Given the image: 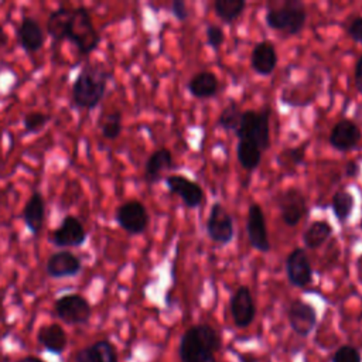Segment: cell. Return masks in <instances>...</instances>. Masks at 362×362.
I'll use <instances>...</instances> for the list:
<instances>
[{
	"label": "cell",
	"instance_id": "obj_1",
	"mask_svg": "<svg viewBox=\"0 0 362 362\" xmlns=\"http://www.w3.org/2000/svg\"><path fill=\"white\" fill-rule=\"evenodd\" d=\"M222 348L219 332L209 324H195L184 331L178 345L181 362H218L216 352Z\"/></svg>",
	"mask_w": 362,
	"mask_h": 362
},
{
	"label": "cell",
	"instance_id": "obj_2",
	"mask_svg": "<svg viewBox=\"0 0 362 362\" xmlns=\"http://www.w3.org/2000/svg\"><path fill=\"white\" fill-rule=\"evenodd\" d=\"M109 79L110 72H107L105 66L99 64L85 65L72 83V105L82 110H93L98 107L106 95Z\"/></svg>",
	"mask_w": 362,
	"mask_h": 362
},
{
	"label": "cell",
	"instance_id": "obj_3",
	"mask_svg": "<svg viewBox=\"0 0 362 362\" xmlns=\"http://www.w3.org/2000/svg\"><path fill=\"white\" fill-rule=\"evenodd\" d=\"M65 40L75 45L78 54L82 57L92 54L98 48L102 37L93 25L90 10L88 7H69L61 33V41Z\"/></svg>",
	"mask_w": 362,
	"mask_h": 362
},
{
	"label": "cell",
	"instance_id": "obj_4",
	"mask_svg": "<svg viewBox=\"0 0 362 362\" xmlns=\"http://www.w3.org/2000/svg\"><path fill=\"white\" fill-rule=\"evenodd\" d=\"M307 10L300 0H287L274 7H269L264 21L269 28L286 35L298 34L305 24Z\"/></svg>",
	"mask_w": 362,
	"mask_h": 362
},
{
	"label": "cell",
	"instance_id": "obj_5",
	"mask_svg": "<svg viewBox=\"0 0 362 362\" xmlns=\"http://www.w3.org/2000/svg\"><path fill=\"white\" fill-rule=\"evenodd\" d=\"M235 134L238 140H247L256 144L262 153L267 150L270 147V109H247L242 112Z\"/></svg>",
	"mask_w": 362,
	"mask_h": 362
},
{
	"label": "cell",
	"instance_id": "obj_6",
	"mask_svg": "<svg viewBox=\"0 0 362 362\" xmlns=\"http://www.w3.org/2000/svg\"><path fill=\"white\" fill-rule=\"evenodd\" d=\"M54 314L68 325L86 324L92 315L89 301L79 293H69L54 301Z\"/></svg>",
	"mask_w": 362,
	"mask_h": 362
},
{
	"label": "cell",
	"instance_id": "obj_7",
	"mask_svg": "<svg viewBox=\"0 0 362 362\" xmlns=\"http://www.w3.org/2000/svg\"><path fill=\"white\" fill-rule=\"evenodd\" d=\"M116 223L129 235H141L148 226V212L139 199H127L115 211Z\"/></svg>",
	"mask_w": 362,
	"mask_h": 362
},
{
	"label": "cell",
	"instance_id": "obj_8",
	"mask_svg": "<svg viewBox=\"0 0 362 362\" xmlns=\"http://www.w3.org/2000/svg\"><path fill=\"white\" fill-rule=\"evenodd\" d=\"M88 239V232L83 223L72 215H65L57 229L51 233V243L58 249H71L81 247Z\"/></svg>",
	"mask_w": 362,
	"mask_h": 362
},
{
	"label": "cell",
	"instance_id": "obj_9",
	"mask_svg": "<svg viewBox=\"0 0 362 362\" xmlns=\"http://www.w3.org/2000/svg\"><path fill=\"white\" fill-rule=\"evenodd\" d=\"M206 233L219 245H229L235 236V225L229 212L221 202H214L206 219Z\"/></svg>",
	"mask_w": 362,
	"mask_h": 362
},
{
	"label": "cell",
	"instance_id": "obj_10",
	"mask_svg": "<svg viewBox=\"0 0 362 362\" xmlns=\"http://www.w3.org/2000/svg\"><path fill=\"white\" fill-rule=\"evenodd\" d=\"M276 204L280 211L281 219L287 226H296L307 214V202L298 188H287L279 192Z\"/></svg>",
	"mask_w": 362,
	"mask_h": 362
},
{
	"label": "cell",
	"instance_id": "obj_11",
	"mask_svg": "<svg viewBox=\"0 0 362 362\" xmlns=\"http://www.w3.org/2000/svg\"><path fill=\"white\" fill-rule=\"evenodd\" d=\"M287 321L294 334L301 338H308L317 325L318 317L315 308L310 303L296 298L288 304Z\"/></svg>",
	"mask_w": 362,
	"mask_h": 362
},
{
	"label": "cell",
	"instance_id": "obj_12",
	"mask_svg": "<svg viewBox=\"0 0 362 362\" xmlns=\"http://www.w3.org/2000/svg\"><path fill=\"white\" fill-rule=\"evenodd\" d=\"M229 311L238 328H247L256 317V304L247 286H239L229 300Z\"/></svg>",
	"mask_w": 362,
	"mask_h": 362
},
{
	"label": "cell",
	"instance_id": "obj_13",
	"mask_svg": "<svg viewBox=\"0 0 362 362\" xmlns=\"http://www.w3.org/2000/svg\"><path fill=\"white\" fill-rule=\"evenodd\" d=\"M44 270L51 279L75 277L82 270V259L71 250H58L47 259Z\"/></svg>",
	"mask_w": 362,
	"mask_h": 362
},
{
	"label": "cell",
	"instance_id": "obj_14",
	"mask_svg": "<svg viewBox=\"0 0 362 362\" xmlns=\"http://www.w3.org/2000/svg\"><path fill=\"white\" fill-rule=\"evenodd\" d=\"M164 182H165L167 189L171 194L180 197L182 204L187 208L194 209L201 205V202L204 199V191L199 184L194 182L192 180H189L181 174L167 175Z\"/></svg>",
	"mask_w": 362,
	"mask_h": 362
},
{
	"label": "cell",
	"instance_id": "obj_15",
	"mask_svg": "<svg viewBox=\"0 0 362 362\" xmlns=\"http://www.w3.org/2000/svg\"><path fill=\"white\" fill-rule=\"evenodd\" d=\"M286 274L291 286L305 287L313 280V267L307 252L303 247H294L286 257Z\"/></svg>",
	"mask_w": 362,
	"mask_h": 362
},
{
	"label": "cell",
	"instance_id": "obj_16",
	"mask_svg": "<svg viewBox=\"0 0 362 362\" xmlns=\"http://www.w3.org/2000/svg\"><path fill=\"white\" fill-rule=\"evenodd\" d=\"M17 42L27 54H37L45 42V31L37 18L24 16L16 31Z\"/></svg>",
	"mask_w": 362,
	"mask_h": 362
},
{
	"label": "cell",
	"instance_id": "obj_17",
	"mask_svg": "<svg viewBox=\"0 0 362 362\" xmlns=\"http://www.w3.org/2000/svg\"><path fill=\"white\" fill-rule=\"evenodd\" d=\"M246 230H247V238L253 249L267 253L270 250V242H269V235H267V228H266V221H264V214L260 205L257 204H250L247 209V221H246Z\"/></svg>",
	"mask_w": 362,
	"mask_h": 362
},
{
	"label": "cell",
	"instance_id": "obj_18",
	"mask_svg": "<svg viewBox=\"0 0 362 362\" xmlns=\"http://www.w3.org/2000/svg\"><path fill=\"white\" fill-rule=\"evenodd\" d=\"M329 144L338 151H349L358 147L362 140L359 126L351 119H342L334 124L329 133Z\"/></svg>",
	"mask_w": 362,
	"mask_h": 362
},
{
	"label": "cell",
	"instance_id": "obj_19",
	"mask_svg": "<svg viewBox=\"0 0 362 362\" xmlns=\"http://www.w3.org/2000/svg\"><path fill=\"white\" fill-rule=\"evenodd\" d=\"M21 218L24 221V225L30 230L31 235L38 236L42 230L44 221H45V199L41 192L33 191L28 197L23 211Z\"/></svg>",
	"mask_w": 362,
	"mask_h": 362
},
{
	"label": "cell",
	"instance_id": "obj_20",
	"mask_svg": "<svg viewBox=\"0 0 362 362\" xmlns=\"http://www.w3.org/2000/svg\"><path fill=\"white\" fill-rule=\"evenodd\" d=\"M277 65V52L274 45L267 41H259L250 54V66L253 72L262 76L270 75Z\"/></svg>",
	"mask_w": 362,
	"mask_h": 362
},
{
	"label": "cell",
	"instance_id": "obj_21",
	"mask_svg": "<svg viewBox=\"0 0 362 362\" xmlns=\"http://www.w3.org/2000/svg\"><path fill=\"white\" fill-rule=\"evenodd\" d=\"M37 341L44 349H47L51 354H57V355L62 354L68 344L66 332L57 322L40 327V329L37 332Z\"/></svg>",
	"mask_w": 362,
	"mask_h": 362
},
{
	"label": "cell",
	"instance_id": "obj_22",
	"mask_svg": "<svg viewBox=\"0 0 362 362\" xmlns=\"http://www.w3.org/2000/svg\"><path fill=\"white\" fill-rule=\"evenodd\" d=\"M173 167V154L168 148L161 147L153 151L144 165V180L147 184H156L161 178V173Z\"/></svg>",
	"mask_w": 362,
	"mask_h": 362
},
{
	"label": "cell",
	"instance_id": "obj_23",
	"mask_svg": "<svg viewBox=\"0 0 362 362\" xmlns=\"http://www.w3.org/2000/svg\"><path fill=\"white\" fill-rule=\"evenodd\" d=\"M219 88L218 78L211 71H201L195 74L187 83L188 92L198 99H208L216 95Z\"/></svg>",
	"mask_w": 362,
	"mask_h": 362
},
{
	"label": "cell",
	"instance_id": "obj_24",
	"mask_svg": "<svg viewBox=\"0 0 362 362\" xmlns=\"http://www.w3.org/2000/svg\"><path fill=\"white\" fill-rule=\"evenodd\" d=\"M332 235V226L327 221H313L303 233V242L307 249L315 250L322 246Z\"/></svg>",
	"mask_w": 362,
	"mask_h": 362
},
{
	"label": "cell",
	"instance_id": "obj_25",
	"mask_svg": "<svg viewBox=\"0 0 362 362\" xmlns=\"http://www.w3.org/2000/svg\"><path fill=\"white\" fill-rule=\"evenodd\" d=\"M236 156H238L239 164L247 171L256 170L262 160L260 148L247 140H238Z\"/></svg>",
	"mask_w": 362,
	"mask_h": 362
},
{
	"label": "cell",
	"instance_id": "obj_26",
	"mask_svg": "<svg viewBox=\"0 0 362 362\" xmlns=\"http://www.w3.org/2000/svg\"><path fill=\"white\" fill-rule=\"evenodd\" d=\"M355 197L348 189H338L331 199V208L339 222H346L354 211Z\"/></svg>",
	"mask_w": 362,
	"mask_h": 362
},
{
	"label": "cell",
	"instance_id": "obj_27",
	"mask_svg": "<svg viewBox=\"0 0 362 362\" xmlns=\"http://www.w3.org/2000/svg\"><path fill=\"white\" fill-rule=\"evenodd\" d=\"M245 8L246 3L243 0H216L214 3L215 14L226 24L233 23L236 18H239Z\"/></svg>",
	"mask_w": 362,
	"mask_h": 362
},
{
	"label": "cell",
	"instance_id": "obj_28",
	"mask_svg": "<svg viewBox=\"0 0 362 362\" xmlns=\"http://www.w3.org/2000/svg\"><path fill=\"white\" fill-rule=\"evenodd\" d=\"M99 129H100V134L103 139H106V140L117 139L123 130L122 112L113 110V112H109V113H105L103 116H100Z\"/></svg>",
	"mask_w": 362,
	"mask_h": 362
},
{
	"label": "cell",
	"instance_id": "obj_29",
	"mask_svg": "<svg viewBox=\"0 0 362 362\" xmlns=\"http://www.w3.org/2000/svg\"><path fill=\"white\" fill-rule=\"evenodd\" d=\"M92 362H119L115 345L107 339H99L88 346Z\"/></svg>",
	"mask_w": 362,
	"mask_h": 362
},
{
	"label": "cell",
	"instance_id": "obj_30",
	"mask_svg": "<svg viewBox=\"0 0 362 362\" xmlns=\"http://www.w3.org/2000/svg\"><path fill=\"white\" fill-rule=\"evenodd\" d=\"M240 117H242V110L239 107V105L233 100H230L219 113L218 116V120H216V124L226 130V132H230V130H236L239 122H240Z\"/></svg>",
	"mask_w": 362,
	"mask_h": 362
},
{
	"label": "cell",
	"instance_id": "obj_31",
	"mask_svg": "<svg viewBox=\"0 0 362 362\" xmlns=\"http://www.w3.org/2000/svg\"><path fill=\"white\" fill-rule=\"evenodd\" d=\"M305 158V146H296L284 148L277 156V163L281 168H296L303 164Z\"/></svg>",
	"mask_w": 362,
	"mask_h": 362
},
{
	"label": "cell",
	"instance_id": "obj_32",
	"mask_svg": "<svg viewBox=\"0 0 362 362\" xmlns=\"http://www.w3.org/2000/svg\"><path fill=\"white\" fill-rule=\"evenodd\" d=\"M51 116L44 112H27L23 116V127H24V134H35L40 133L49 122Z\"/></svg>",
	"mask_w": 362,
	"mask_h": 362
},
{
	"label": "cell",
	"instance_id": "obj_33",
	"mask_svg": "<svg viewBox=\"0 0 362 362\" xmlns=\"http://www.w3.org/2000/svg\"><path fill=\"white\" fill-rule=\"evenodd\" d=\"M331 362H362V355L358 348L349 344H344L334 351Z\"/></svg>",
	"mask_w": 362,
	"mask_h": 362
},
{
	"label": "cell",
	"instance_id": "obj_34",
	"mask_svg": "<svg viewBox=\"0 0 362 362\" xmlns=\"http://www.w3.org/2000/svg\"><path fill=\"white\" fill-rule=\"evenodd\" d=\"M205 37H206V44L214 49H219V47L225 42V31L222 27L216 24H209L206 27Z\"/></svg>",
	"mask_w": 362,
	"mask_h": 362
},
{
	"label": "cell",
	"instance_id": "obj_35",
	"mask_svg": "<svg viewBox=\"0 0 362 362\" xmlns=\"http://www.w3.org/2000/svg\"><path fill=\"white\" fill-rule=\"evenodd\" d=\"M348 35L358 44H362V17H355L348 25Z\"/></svg>",
	"mask_w": 362,
	"mask_h": 362
},
{
	"label": "cell",
	"instance_id": "obj_36",
	"mask_svg": "<svg viewBox=\"0 0 362 362\" xmlns=\"http://www.w3.org/2000/svg\"><path fill=\"white\" fill-rule=\"evenodd\" d=\"M171 14L178 21H185L188 18V8L184 0H174L171 3Z\"/></svg>",
	"mask_w": 362,
	"mask_h": 362
},
{
	"label": "cell",
	"instance_id": "obj_37",
	"mask_svg": "<svg viewBox=\"0 0 362 362\" xmlns=\"http://www.w3.org/2000/svg\"><path fill=\"white\" fill-rule=\"evenodd\" d=\"M354 82L356 90L362 95V55L358 58L355 64V71H354Z\"/></svg>",
	"mask_w": 362,
	"mask_h": 362
},
{
	"label": "cell",
	"instance_id": "obj_38",
	"mask_svg": "<svg viewBox=\"0 0 362 362\" xmlns=\"http://www.w3.org/2000/svg\"><path fill=\"white\" fill-rule=\"evenodd\" d=\"M359 173H361V165H359L356 161H354V160L346 161V164H345V167H344V174H345V177H348V178H355V177L359 175Z\"/></svg>",
	"mask_w": 362,
	"mask_h": 362
},
{
	"label": "cell",
	"instance_id": "obj_39",
	"mask_svg": "<svg viewBox=\"0 0 362 362\" xmlns=\"http://www.w3.org/2000/svg\"><path fill=\"white\" fill-rule=\"evenodd\" d=\"M75 362H92L90 354H89V348H82L76 352L75 355Z\"/></svg>",
	"mask_w": 362,
	"mask_h": 362
},
{
	"label": "cell",
	"instance_id": "obj_40",
	"mask_svg": "<svg viewBox=\"0 0 362 362\" xmlns=\"http://www.w3.org/2000/svg\"><path fill=\"white\" fill-rule=\"evenodd\" d=\"M7 42H8V35H7L6 30H4V27L0 24V48L7 45Z\"/></svg>",
	"mask_w": 362,
	"mask_h": 362
},
{
	"label": "cell",
	"instance_id": "obj_41",
	"mask_svg": "<svg viewBox=\"0 0 362 362\" xmlns=\"http://www.w3.org/2000/svg\"><path fill=\"white\" fill-rule=\"evenodd\" d=\"M17 362H44L42 359L37 358V356H33V355H28V356H24V358H20Z\"/></svg>",
	"mask_w": 362,
	"mask_h": 362
}]
</instances>
